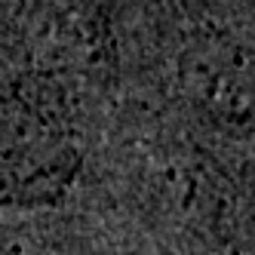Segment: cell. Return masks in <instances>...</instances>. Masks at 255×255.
I'll return each instance as SVG.
<instances>
[{
  "label": "cell",
  "mask_w": 255,
  "mask_h": 255,
  "mask_svg": "<svg viewBox=\"0 0 255 255\" xmlns=\"http://www.w3.org/2000/svg\"><path fill=\"white\" fill-rule=\"evenodd\" d=\"M9 255H25V246H19V243H12V246H9Z\"/></svg>",
  "instance_id": "obj_1"
}]
</instances>
